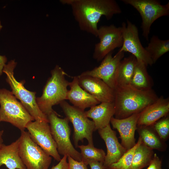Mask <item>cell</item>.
I'll use <instances>...</instances> for the list:
<instances>
[{
    "label": "cell",
    "instance_id": "obj_1",
    "mask_svg": "<svg viewBox=\"0 0 169 169\" xmlns=\"http://www.w3.org/2000/svg\"><path fill=\"white\" fill-rule=\"evenodd\" d=\"M60 2L70 6L80 30L96 37L98 24L102 16L109 20L122 12L114 0H61Z\"/></svg>",
    "mask_w": 169,
    "mask_h": 169
},
{
    "label": "cell",
    "instance_id": "obj_2",
    "mask_svg": "<svg viewBox=\"0 0 169 169\" xmlns=\"http://www.w3.org/2000/svg\"><path fill=\"white\" fill-rule=\"evenodd\" d=\"M158 98L152 89L142 90L130 84L117 86L114 90V117L122 119L140 113Z\"/></svg>",
    "mask_w": 169,
    "mask_h": 169
},
{
    "label": "cell",
    "instance_id": "obj_3",
    "mask_svg": "<svg viewBox=\"0 0 169 169\" xmlns=\"http://www.w3.org/2000/svg\"><path fill=\"white\" fill-rule=\"evenodd\" d=\"M51 76L44 88L42 95L36 98L37 105L42 112L47 116L54 110L52 107L66 100L70 82L65 76L67 74L58 65L51 71Z\"/></svg>",
    "mask_w": 169,
    "mask_h": 169
},
{
    "label": "cell",
    "instance_id": "obj_4",
    "mask_svg": "<svg viewBox=\"0 0 169 169\" xmlns=\"http://www.w3.org/2000/svg\"><path fill=\"white\" fill-rule=\"evenodd\" d=\"M17 64L14 60H11L6 64L3 70L6 75V81L11 87L12 92L16 98L20 100L34 120L49 122L47 116L42 112L37 105L36 92L26 89L24 86V80L18 82L15 78L14 70Z\"/></svg>",
    "mask_w": 169,
    "mask_h": 169
},
{
    "label": "cell",
    "instance_id": "obj_5",
    "mask_svg": "<svg viewBox=\"0 0 169 169\" xmlns=\"http://www.w3.org/2000/svg\"><path fill=\"white\" fill-rule=\"evenodd\" d=\"M0 122L9 123L21 131L34 120L12 92L5 89H0Z\"/></svg>",
    "mask_w": 169,
    "mask_h": 169
},
{
    "label": "cell",
    "instance_id": "obj_6",
    "mask_svg": "<svg viewBox=\"0 0 169 169\" xmlns=\"http://www.w3.org/2000/svg\"><path fill=\"white\" fill-rule=\"evenodd\" d=\"M58 115L54 110L47 116L51 133L56 144L59 153L69 156L78 161H82L80 153L74 148L70 141L71 129L69 125V120L66 117L60 118Z\"/></svg>",
    "mask_w": 169,
    "mask_h": 169
},
{
    "label": "cell",
    "instance_id": "obj_7",
    "mask_svg": "<svg viewBox=\"0 0 169 169\" xmlns=\"http://www.w3.org/2000/svg\"><path fill=\"white\" fill-rule=\"evenodd\" d=\"M21 131L19 154L26 169H48L52 157L32 140L28 131Z\"/></svg>",
    "mask_w": 169,
    "mask_h": 169
},
{
    "label": "cell",
    "instance_id": "obj_8",
    "mask_svg": "<svg viewBox=\"0 0 169 169\" xmlns=\"http://www.w3.org/2000/svg\"><path fill=\"white\" fill-rule=\"evenodd\" d=\"M59 104L66 117L73 124L75 146L78 147L79 142H83L84 138L87 140L88 144L93 145V133L95 131V125L92 120L86 116L84 111L69 105L65 100Z\"/></svg>",
    "mask_w": 169,
    "mask_h": 169
},
{
    "label": "cell",
    "instance_id": "obj_9",
    "mask_svg": "<svg viewBox=\"0 0 169 169\" xmlns=\"http://www.w3.org/2000/svg\"><path fill=\"white\" fill-rule=\"evenodd\" d=\"M125 4H129L135 8L140 13L141 18V28L142 36L147 41L151 27L158 18L169 14V2L161 4L157 0H121Z\"/></svg>",
    "mask_w": 169,
    "mask_h": 169
},
{
    "label": "cell",
    "instance_id": "obj_10",
    "mask_svg": "<svg viewBox=\"0 0 169 169\" xmlns=\"http://www.w3.org/2000/svg\"><path fill=\"white\" fill-rule=\"evenodd\" d=\"M97 37L100 41L95 45L93 57L97 61H102L107 54L123 45L121 27L113 24L101 26L98 28Z\"/></svg>",
    "mask_w": 169,
    "mask_h": 169
},
{
    "label": "cell",
    "instance_id": "obj_11",
    "mask_svg": "<svg viewBox=\"0 0 169 169\" xmlns=\"http://www.w3.org/2000/svg\"><path fill=\"white\" fill-rule=\"evenodd\" d=\"M126 23L123 22L121 25L123 44L118 51L129 52L135 57L138 62L147 66H151L153 62L141 43L137 27L128 20H127Z\"/></svg>",
    "mask_w": 169,
    "mask_h": 169
},
{
    "label": "cell",
    "instance_id": "obj_12",
    "mask_svg": "<svg viewBox=\"0 0 169 169\" xmlns=\"http://www.w3.org/2000/svg\"><path fill=\"white\" fill-rule=\"evenodd\" d=\"M124 53L123 51H118L113 56V52H111L102 59L100 65L80 74L100 79L114 90L117 86L120 64L124 56Z\"/></svg>",
    "mask_w": 169,
    "mask_h": 169
},
{
    "label": "cell",
    "instance_id": "obj_13",
    "mask_svg": "<svg viewBox=\"0 0 169 169\" xmlns=\"http://www.w3.org/2000/svg\"><path fill=\"white\" fill-rule=\"evenodd\" d=\"M49 122L34 120L29 123L26 129L32 140L55 160L61 159L56 144L51 133Z\"/></svg>",
    "mask_w": 169,
    "mask_h": 169
},
{
    "label": "cell",
    "instance_id": "obj_14",
    "mask_svg": "<svg viewBox=\"0 0 169 169\" xmlns=\"http://www.w3.org/2000/svg\"><path fill=\"white\" fill-rule=\"evenodd\" d=\"M80 87L100 103L112 102L114 99V90L101 79L88 75L78 76Z\"/></svg>",
    "mask_w": 169,
    "mask_h": 169
},
{
    "label": "cell",
    "instance_id": "obj_15",
    "mask_svg": "<svg viewBox=\"0 0 169 169\" xmlns=\"http://www.w3.org/2000/svg\"><path fill=\"white\" fill-rule=\"evenodd\" d=\"M140 113L122 119H116L113 116L110 119V123L113 128L119 133L121 145L126 150L132 148L136 143L135 135Z\"/></svg>",
    "mask_w": 169,
    "mask_h": 169
},
{
    "label": "cell",
    "instance_id": "obj_16",
    "mask_svg": "<svg viewBox=\"0 0 169 169\" xmlns=\"http://www.w3.org/2000/svg\"><path fill=\"white\" fill-rule=\"evenodd\" d=\"M98 131L106 146L107 154L103 163L106 169L107 167L118 161L127 150L119 142L116 133L111 129L110 124Z\"/></svg>",
    "mask_w": 169,
    "mask_h": 169
},
{
    "label": "cell",
    "instance_id": "obj_17",
    "mask_svg": "<svg viewBox=\"0 0 169 169\" xmlns=\"http://www.w3.org/2000/svg\"><path fill=\"white\" fill-rule=\"evenodd\" d=\"M169 112V99L163 96L159 97L140 113L137 126L153 125L161 118L168 115Z\"/></svg>",
    "mask_w": 169,
    "mask_h": 169
},
{
    "label": "cell",
    "instance_id": "obj_18",
    "mask_svg": "<svg viewBox=\"0 0 169 169\" xmlns=\"http://www.w3.org/2000/svg\"><path fill=\"white\" fill-rule=\"evenodd\" d=\"M69 86L70 89L67 92L66 100H68L73 106L84 111L87 108L100 103L80 87L78 76L74 77L72 81L70 82Z\"/></svg>",
    "mask_w": 169,
    "mask_h": 169
},
{
    "label": "cell",
    "instance_id": "obj_19",
    "mask_svg": "<svg viewBox=\"0 0 169 169\" xmlns=\"http://www.w3.org/2000/svg\"><path fill=\"white\" fill-rule=\"evenodd\" d=\"M115 112L114 102H103L91 107L89 110L84 111V113L87 117L93 120L96 131L110 124Z\"/></svg>",
    "mask_w": 169,
    "mask_h": 169
},
{
    "label": "cell",
    "instance_id": "obj_20",
    "mask_svg": "<svg viewBox=\"0 0 169 169\" xmlns=\"http://www.w3.org/2000/svg\"><path fill=\"white\" fill-rule=\"evenodd\" d=\"M20 139L0 147V169L4 165L8 169H26L19 154Z\"/></svg>",
    "mask_w": 169,
    "mask_h": 169
},
{
    "label": "cell",
    "instance_id": "obj_21",
    "mask_svg": "<svg viewBox=\"0 0 169 169\" xmlns=\"http://www.w3.org/2000/svg\"><path fill=\"white\" fill-rule=\"evenodd\" d=\"M142 143L149 148L161 151L166 150L167 145L159 136L153 125L137 126L136 130Z\"/></svg>",
    "mask_w": 169,
    "mask_h": 169
},
{
    "label": "cell",
    "instance_id": "obj_22",
    "mask_svg": "<svg viewBox=\"0 0 169 169\" xmlns=\"http://www.w3.org/2000/svg\"><path fill=\"white\" fill-rule=\"evenodd\" d=\"M147 67L144 64L137 61L131 85L142 90H148L152 89L153 81L147 71Z\"/></svg>",
    "mask_w": 169,
    "mask_h": 169
},
{
    "label": "cell",
    "instance_id": "obj_23",
    "mask_svg": "<svg viewBox=\"0 0 169 169\" xmlns=\"http://www.w3.org/2000/svg\"><path fill=\"white\" fill-rule=\"evenodd\" d=\"M137 60L131 54L120 61L118 71L117 86L130 84Z\"/></svg>",
    "mask_w": 169,
    "mask_h": 169
},
{
    "label": "cell",
    "instance_id": "obj_24",
    "mask_svg": "<svg viewBox=\"0 0 169 169\" xmlns=\"http://www.w3.org/2000/svg\"><path fill=\"white\" fill-rule=\"evenodd\" d=\"M154 152L142 142L136 149L133 157L131 169H142L148 166L153 159Z\"/></svg>",
    "mask_w": 169,
    "mask_h": 169
},
{
    "label": "cell",
    "instance_id": "obj_25",
    "mask_svg": "<svg viewBox=\"0 0 169 169\" xmlns=\"http://www.w3.org/2000/svg\"><path fill=\"white\" fill-rule=\"evenodd\" d=\"M145 49L154 64L160 57L169 51V40H161L157 36L153 35Z\"/></svg>",
    "mask_w": 169,
    "mask_h": 169
},
{
    "label": "cell",
    "instance_id": "obj_26",
    "mask_svg": "<svg viewBox=\"0 0 169 169\" xmlns=\"http://www.w3.org/2000/svg\"><path fill=\"white\" fill-rule=\"evenodd\" d=\"M78 147L81 150L82 161L86 165L93 161L104 163L106 154L103 149L97 148L94 145L89 144L78 145Z\"/></svg>",
    "mask_w": 169,
    "mask_h": 169
},
{
    "label": "cell",
    "instance_id": "obj_27",
    "mask_svg": "<svg viewBox=\"0 0 169 169\" xmlns=\"http://www.w3.org/2000/svg\"><path fill=\"white\" fill-rule=\"evenodd\" d=\"M141 142V139L139 137L137 142L133 147L127 150L118 161L107 167L106 169H131L134 151Z\"/></svg>",
    "mask_w": 169,
    "mask_h": 169
},
{
    "label": "cell",
    "instance_id": "obj_28",
    "mask_svg": "<svg viewBox=\"0 0 169 169\" xmlns=\"http://www.w3.org/2000/svg\"><path fill=\"white\" fill-rule=\"evenodd\" d=\"M153 126L163 141H166L168 140L169 136V117L168 115L158 120Z\"/></svg>",
    "mask_w": 169,
    "mask_h": 169
},
{
    "label": "cell",
    "instance_id": "obj_29",
    "mask_svg": "<svg viewBox=\"0 0 169 169\" xmlns=\"http://www.w3.org/2000/svg\"><path fill=\"white\" fill-rule=\"evenodd\" d=\"M67 158L68 169H88L87 166L82 161H76L69 156Z\"/></svg>",
    "mask_w": 169,
    "mask_h": 169
},
{
    "label": "cell",
    "instance_id": "obj_30",
    "mask_svg": "<svg viewBox=\"0 0 169 169\" xmlns=\"http://www.w3.org/2000/svg\"><path fill=\"white\" fill-rule=\"evenodd\" d=\"M161 165V160L154 153L153 159L146 169H162Z\"/></svg>",
    "mask_w": 169,
    "mask_h": 169
},
{
    "label": "cell",
    "instance_id": "obj_31",
    "mask_svg": "<svg viewBox=\"0 0 169 169\" xmlns=\"http://www.w3.org/2000/svg\"><path fill=\"white\" fill-rule=\"evenodd\" d=\"M68 156H64L59 163L55 166H53L51 169H68V164L67 159Z\"/></svg>",
    "mask_w": 169,
    "mask_h": 169
},
{
    "label": "cell",
    "instance_id": "obj_32",
    "mask_svg": "<svg viewBox=\"0 0 169 169\" xmlns=\"http://www.w3.org/2000/svg\"><path fill=\"white\" fill-rule=\"evenodd\" d=\"M91 169H105L103 166V163L97 161H92L88 164Z\"/></svg>",
    "mask_w": 169,
    "mask_h": 169
},
{
    "label": "cell",
    "instance_id": "obj_33",
    "mask_svg": "<svg viewBox=\"0 0 169 169\" xmlns=\"http://www.w3.org/2000/svg\"><path fill=\"white\" fill-rule=\"evenodd\" d=\"M7 61V58L5 56L0 55V76L3 74V69Z\"/></svg>",
    "mask_w": 169,
    "mask_h": 169
},
{
    "label": "cell",
    "instance_id": "obj_34",
    "mask_svg": "<svg viewBox=\"0 0 169 169\" xmlns=\"http://www.w3.org/2000/svg\"><path fill=\"white\" fill-rule=\"evenodd\" d=\"M3 132V130L0 131V147L3 144V140L2 136Z\"/></svg>",
    "mask_w": 169,
    "mask_h": 169
},
{
    "label": "cell",
    "instance_id": "obj_35",
    "mask_svg": "<svg viewBox=\"0 0 169 169\" xmlns=\"http://www.w3.org/2000/svg\"><path fill=\"white\" fill-rule=\"evenodd\" d=\"M3 28V25H2L1 22L0 20V32H1L2 28Z\"/></svg>",
    "mask_w": 169,
    "mask_h": 169
},
{
    "label": "cell",
    "instance_id": "obj_36",
    "mask_svg": "<svg viewBox=\"0 0 169 169\" xmlns=\"http://www.w3.org/2000/svg\"></svg>",
    "mask_w": 169,
    "mask_h": 169
},
{
    "label": "cell",
    "instance_id": "obj_37",
    "mask_svg": "<svg viewBox=\"0 0 169 169\" xmlns=\"http://www.w3.org/2000/svg\"></svg>",
    "mask_w": 169,
    "mask_h": 169
}]
</instances>
